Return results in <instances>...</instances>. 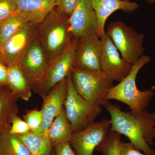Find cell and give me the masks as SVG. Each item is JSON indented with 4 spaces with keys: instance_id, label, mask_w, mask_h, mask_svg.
I'll return each instance as SVG.
<instances>
[{
    "instance_id": "cell-25",
    "label": "cell",
    "mask_w": 155,
    "mask_h": 155,
    "mask_svg": "<svg viewBox=\"0 0 155 155\" xmlns=\"http://www.w3.org/2000/svg\"><path fill=\"white\" fill-rule=\"evenodd\" d=\"M28 125L25 120L18 116L14 115L11 119V126L9 129V132L12 134L19 135L30 132Z\"/></svg>"
},
{
    "instance_id": "cell-7",
    "label": "cell",
    "mask_w": 155,
    "mask_h": 155,
    "mask_svg": "<svg viewBox=\"0 0 155 155\" xmlns=\"http://www.w3.org/2000/svg\"><path fill=\"white\" fill-rule=\"evenodd\" d=\"M78 39L60 55L48 62L43 76L34 87L33 91L41 97L47 94L53 87L65 79L74 69V58Z\"/></svg>"
},
{
    "instance_id": "cell-19",
    "label": "cell",
    "mask_w": 155,
    "mask_h": 155,
    "mask_svg": "<svg viewBox=\"0 0 155 155\" xmlns=\"http://www.w3.org/2000/svg\"><path fill=\"white\" fill-rule=\"evenodd\" d=\"M10 128L0 127V155H31L19 137L9 132Z\"/></svg>"
},
{
    "instance_id": "cell-20",
    "label": "cell",
    "mask_w": 155,
    "mask_h": 155,
    "mask_svg": "<svg viewBox=\"0 0 155 155\" xmlns=\"http://www.w3.org/2000/svg\"><path fill=\"white\" fill-rule=\"evenodd\" d=\"M5 87L0 88V126L11 127L12 116L19 114L17 104L18 99L11 92L8 87Z\"/></svg>"
},
{
    "instance_id": "cell-8",
    "label": "cell",
    "mask_w": 155,
    "mask_h": 155,
    "mask_svg": "<svg viewBox=\"0 0 155 155\" xmlns=\"http://www.w3.org/2000/svg\"><path fill=\"white\" fill-rule=\"evenodd\" d=\"M111 119L94 122L86 128L72 134L69 142L76 155H93L110 131Z\"/></svg>"
},
{
    "instance_id": "cell-15",
    "label": "cell",
    "mask_w": 155,
    "mask_h": 155,
    "mask_svg": "<svg viewBox=\"0 0 155 155\" xmlns=\"http://www.w3.org/2000/svg\"><path fill=\"white\" fill-rule=\"evenodd\" d=\"M97 18V33L100 38L104 34L105 25L108 17L115 11L122 10L132 13L139 8V5L130 0H89Z\"/></svg>"
},
{
    "instance_id": "cell-30",
    "label": "cell",
    "mask_w": 155,
    "mask_h": 155,
    "mask_svg": "<svg viewBox=\"0 0 155 155\" xmlns=\"http://www.w3.org/2000/svg\"><path fill=\"white\" fill-rule=\"evenodd\" d=\"M8 67L0 61V88L8 87Z\"/></svg>"
},
{
    "instance_id": "cell-4",
    "label": "cell",
    "mask_w": 155,
    "mask_h": 155,
    "mask_svg": "<svg viewBox=\"0 0 155 155\" xmlns=\"http://www.w3.org/2000/svg\"><path fill=\"white\" fill-rule=\"evenodd\" d=\"M71 79L75 91L84 99L104 106L109 91L113 87L111 80L103 71H87L74 68Z\"/></svg>"
},
{
    "instance_id": "cell-24",
    "label": "cell",
    "mask_w": 155,
    "mask_h": 155,
    "mask_svg": "<svg viewBox=\"0 0 155 155\" xmlns=\"http://www.w3.org/2000/svg\"><path fill=\"white\" fill-rule=\"evenodd\" d=\"M23 119L28 125L30 132L38 136H43L42 132V125L43 122V115L41 111L38 109L28 110L25 115H23Z\"/></svg>"
},
{
    "instance_id": "cell-27",
    "label": "cell",
    "mask_w": 155,
    "mask_h": 155,
    "mask_svg": "<svg viewBox=\"0 0 155 155\" xmlns=\"http://www.w3.org/2000/svg\"><path fill=\"white\" fill-rule=\"evenodd\" d=\"M78 0H56L57 8L70 17L76 8Z\"/></svg>"
},
{
    "instance_id": "cell-17",
    "label": "cell",
    "mask_w": 155,
    "mask_h": 155,
    "mask_svg": "<svg viewBox=\"0 0 155 155\" xmlns=\"http://www.w3.org/2000/svg\"><path fill=\"white\" fill-rule=\"evenodd\" d=\"M8 86L18 99L28 101L32 96L31 85L18 64L8 67Z\"/></svg>"
},
{
    "instance_id": "cell-2",
    "label": "cell",
    "mask_w": 155,
    "mask_h": 155,
    "mask_svg": "<svg viewBox=\"0 0 155 155\" xmlns=\"http://www.w3.org/2000/svg\"><path fill=\"white\" fill-rule=\"evenodd\" d=\"M69 18L55 7L36 25V37L48 62L62 54L74 39L69 29Z\"/></svg>"
},
{
    "instance_id": "cell-16",
    "label": "cell",
    "mask_w": 155,
    "mask_h": 155,
    "mask_svg": "<svg viewBox=\"0 0 155 155\" xmlns=\"http://www.w3.org/2000/svg\"><path fill=\"white\" fill-rule=\"evenodd\" d=\"M16 12L25 15L36 25L57 6L56 0H16Z\"/></svg>"
},
{
    "instance_id": "cell-22",
    "label": "cell",
    "mask_w": 155,
    "mask_h": 155,
    "mask_svg": "<svg viewBox=\"0 0 155 155\" xmlns=\"http://www.w3.org/2000/svg\"><path fill=\"white\" fill-rule=\"evenodd\" d=\"M29 22L30 20L26 16L15 11L13 15L0 22V47Z\"/></svg>"
},
{
    "instance_id": "cell-21",
    "label": "cell",
    "mask_w": 155,
    "mask_h": 155,
    "mask_svg": "<svg viewBox=\"0 0 155 155\" xmlns=\"http://www.w3.org/2000/svg\"><path fill=\"white\" fill-rule=\"evenodd\" d=\"M22 140L31 155H54V146L48 136H38L29 132L17 135Z\"/></svg>"
},
{
    "instance_id": "cell-31",
    "label": "cell",
    "mask_w": 155,
    "mask_h": 155,
    "mask_svg": "<svg viewBox=\"0 0 155 155\" xmlns=\"http://www.w3.org/2000/svg\"><path fill=\"white\" fill-rule=\"evenodd\" d=\"M145 1L150 4H155V0H145Z\"/></svg>"
},
{
    "instance_id": "cell-1",
    "label": "cell",
    "mask_w": 155,
    "mask_h": 155,
    "mask_svg": "<svg viewBox=\"0 0 155 155\" xmlns=\"http://www.w3.org/2000/svg\"><path fill=\"white\" fill-rule=\"evenodd\" d=\"M104 107L111 116L110 130L125 136L136 149L148 155H155L149 146L155 138V114L146 110L123 112L118 105L107 101Z\"/></svg>"
},
{
    "instance_id": "cell-33",
    "label": "cell",
    "mask_w": 155,
    "mask_h": 155,
    "mask_svg": "<svg viewBox=\"0 0 155 155\" xmlns=\"http://www.w3.org/2000/svg\"><path fill=\"white\" fill-rule=\"evenodd\" d=\"M2 127V126H0V127Z\"/></svg>"
},
{
    "instance_id": "cell-10",
    "label": "cell",
    "mask_w": 155,
    "mask_h": 155,
    "mask_svg": "<svg viewBox=\"0 0 155 155\" xmlns=\"http://www.w3.org/2000/svg\"><path fill=\"white\" fill-rule=\"evenodd\" d=\"M102 71L113 81L119 82L129 75L132 65L120 58L118 49L106 32L100 37Z\"/></svg>"
},
{
    "instance_id": "cell-29",
    "label": "cell",
    "mask_w": 155,
    "mask_h": 155,
    "mask_svg": "<svg viewBox=\"0 0 155 155\" xmlns=\"http://www.w3.org/2000/svg\"><path fill=\"white\" fill-rule=\"evenodd\" d=\"M54 147L56 155H75L69 142L56 143Z\"/></svg>"
},
{
    "instance_id": "cell-13",
    "label": "cell",
    "mask_w": 155,
    "mask_h": 155,
    "mask_svg": "<svg viewBox=\"0 0 155 155\" xmlns=\"http://www.w3.org/2000/svg\"><path fill=\"white\" fill-rule=\"evenodd\" d=\"M68 21L69 29L74 39H79L91 34L97 33V18L89 0H78Z\"/></svg>"
},
{
    "instance_id": "cell-18",
    "label": "cell",
    "mask_w": 155,
    "mask_h": 155,
    "mask_svg": "<svg viewBox=\"0 0 155 155\" xmlns=\"http://www.w3.org/2000/svg\"><path fill=\"white\" fill-rule=\"evenodd\" d=\"M73 133L71 123L67 119L64 107L50 125L48 137L54 146L56 143L69 142Z\"/></svg>"
},
{
    "instance_id": "cell-14",
    "label": "cell",
    "mask_w": 155,
    "mask_h": 155,
    "mask_svg": "<svg viewBox=\"0 0 155 155\" xmlns=\"http://www.w3.org/2000/svg\"><path fill=\"white\" fill-rule=\"evenodd\" d=\"M67 93L68 83L66 78L53 87L47 94L42 97L43 104L41 110L43 115V136H48V130L50 125L64 107Z\"/></svg>"
},
{
    "instance_id": "cell-9",
    "label": "cell",
    "mask_w": 155,
    "mask_h": 155,
    "mask_svg": "<svg viewBox=\"0 0 155 155\" xmlns=\"http://www.w3.org/2000/svg\"><path fill=\"white\" fill-rule=\"evenodd\" d=\"M36 25L29 22L0 47L2 61L9 67L18 64L36 37Z\"/></svg>"
},
{
    "instance_id": "cell-5",
    "label": "cell",
    "mask_w": 155,
    "mask_h": 155,
    "mask_svg": "<svg viewBox=\"0 0 155 155\" xmlns=\"http://www.w3.org/2000/svg\"><path fill=\"white\" fill-rule=\"evenodd\" d=\"M68 93L64 103L67 119L73 133L79 132L95 122L102 111L101 107L84 99L75 91L71 79V73L67 77Z\"/></svg>"
},
{
    "instance_id": "cell-6",
    "label": "cell",
    "mask_w": 155,
    "mask_h": 155,
    "mask_svg": "<svg viewBox=\"0 0 155 155\" xmlns=\"http://www.w3.org/2000/svg\"><path fill=\"white\" fill-rule=\"evenodd\" d=\"M105 32L121 53L122 59L127 63L133 65L143 56L144 34L137 32L120 21L111 22Z\"/></svg>"
},
{
    "instance_id": "cell-3",
    "label": "cell",
    "mask_w": 155,
    "mask_h": 155,
    "mask_svg": "<svg viewBox=\"0 0 155 155\" xmlns=\"http://www.w3.org/2000/svg\"><path fill=\"white\" fill-rule=\"evenodd\" d=\"M150 61L149 56H142L132 65L129 75L109 91L106 96V101L115 100L122 102L127 105L134 112L146 109L154 95V92L150 90L140 91L137 87L136 79L139 71Z\"/></svg>"
},
{
    "instance_id": "cell-12",
    "label": "cell",
    "mask_w": 155,
    "mask_h": 155,
    "mask_svg": "<svg viewBox=\"0 0 155 155\" xmlns=\"http://www.w3.org/2000/svg\"><path fill=\"white\" fill-rule=\"evenodd\" d=\"M48 64L47 58L36 35L18 64L32 89L41 79Z\"/></svg>"
},
{
    "instance_id": "cell-32",
    "label": "cell",
    "mask_w": 155,
    "mask_h": 155,
    "mask_svg": "<svg viewBox=\"0 0 155 155\" xmlns=\"http://www.w3.org/2000/svg\"><path fill=\"white\" fill-rule=\"evenodd\" d=\"M0 61H2V59H1V54H0Z\"/></svg>"
},
{
    "instance_id": "cell-28",
    "label": "cell",
    "mask_w": 155,
    "mask_h": 155,
    "mask_svg": "<svg viewBox=\"0 0 155 155\" xmlns=\"http://www.w3.org/2000/svg\"><path fill=\"white\" fill-rule=\"evenodd\" d=\"M119 155H148L143 154L136 149L130 142L121 141L119 148Z\"/></svg>"
},
{
    "instance_id": "cell-26",
    "label": "cell",
    "mask_w": 155,
    "mask_h": 155,
    "mask_svg": "<svg viewBox=\"0 0 155 155\" xmlns=\"http://www.w3.org/2000/svg\"><path fill=\"white\" fill-rule=\"evenodd\" d=\"M16 9V0H0V22L13 15Z\"/></svg>"
},
{
    "instance_id": "cell-23",
    "label": "cell",
    "mask_w": 155,
    "mask_h": 155,
    "mask_svg": "<svg viewBox=\"0 0 155 155\" xmlns=\"http://www.w3.org/2000/svg\"><path fill=\"white\" fill-rule=\"evenodd\" d=\"M121 134L115 131H111L105 139L95 150L102 155H119V148Z\"/></svg>"
},
{
    "instance_id": "cell-11",
    "label": "cell",
    "mask_w": 155,
    "mask_h": 155,
    "mask_svg": "<svg viewBox=\"0 0 155 155\" xmlns=\"http://www.w3.org/2000/svg\"><path fill=\"white\" fill-rule=\"evenodd\" d=\"M101 40L96 33L78 40L74 58V68L87 71H102Z\"/></svg>"
}]
</instances>
